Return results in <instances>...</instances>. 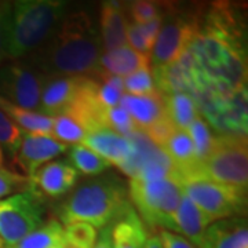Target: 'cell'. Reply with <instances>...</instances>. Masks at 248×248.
I'll use <instances>...</instances> for the list:
<instances>
[{
  "mask_svg": "<svg viewBox=\"0 0 248 248\" xmlns=\"http://www.w3.org/2000/svg\"><path fill=\"white\" fill-rule=\"evenodd\" d=\"M102 54L95 21L80 9L65 14L51 37L32 54L31 63L45 76H86L99 71Z\"/></svg>",
  "mask_w": 248,
  "mask_h": 248,
  "instance_id": "cell-1",
  "label": "cell"
},
{
  "mask_svg": "<svg viewBox=\"0 0 248 248\" xmlns=\"http://www.w3.org/2000/svg\"><path fill=\"white\" fill-rule=\"evenodd\" d=\"M131 207L127 184L108 172L75 186L58 205V217L62 225L84 222L102 229L115 225Z\"/></svg>",
  "mask_w": 248,
  "mask_h": 248,
  "instance_id": "cell-2",
  "label": "cell"
},
{
  "mask_svg": "<svg viewBox=\"0 0 248 248\" xmlns=\"http://www.w3.org/2000/svg\"><path fill=\"white\" fill-rule=\"evenodd\" d=\"M62 0H18L10 3L6 17V55L17 61L32 55L51 37L68 13Z\"/></svg>",
  "mask_w": 248,
  "mask_h": 248,
  "instance_id": "cell-3",
  "label": "cell"
},
{
  "mask_svg": "<svg viewBox=\"0 0 248 248\" xmlns=\"http://www.w3.org/2000/svg\"><path fill=\"white\" fill-rule=\"evenodd\" d=\"M127 186L131 205L142 222L153 229L174 233V215L184 195L181 182L170 178L157 181L130 179Z\"/></svg>",
  "mask_w": 248,
  "mask_h": 248,
  "instance_id": "cell-4",
  "label": "cell"
},
{
  "mask_svg": "<svg viewBox=\"0 0 248 248\" xmlns=\"http://www.w3.org/2000/svg\"><path fill=\"white\" fill-rule=\"evenodd\" d=\"M195 179H208L218 184L248 186L247 135H215L208 157L199 166ZM193 181V179H192Z\"/></svg>",
  "mask_w": 248,
  "mask_h": 248,
  "instance_id": "cell-5",
  "label": "cell"
},
{
  "mask_svg": "<svg viewBox=\"0 0 248 248\" xmlns=\"http://www.w3.org/2000/svg\"><path fill=\"white\" fill-rule=\"evenodd\" d=\"M200 29V19L178 3H167L163 24L149 55L152 69L164 68L177 62L187 51L192 40Z\"/></svg>",
  "mask_w": 248,
  "mask_h": 248,
  "instance_id": "cell-6",
  "label": "cell"
},
{
  "mask_svg": "<svg viewBox=\"0 0 248 248\" xmlns=\"http://www.w3.org/2000/svg\"><path fill=\"white\" fill-rule=\"evenodd\" d=\"M46 204L43 196L33 189L0 199V239L9 248L36 231L43 222Z\"/></svg>",
  "mask_w": 248,
  "mask_h": 248,
  "instance_id": "cell-7",
  "label": "cell"
},
{
  "mask_svg": "<svg viewBox=\"0 0 248 248\" xmlns=\"http://www.w3.org/2000/svg\"><path fill=\"white\" fill-rule=\"evenodd\" d=\"M181 186L187 199L214 222L246 215L247 189L244 187L208 179L185 181Z\"/></svg>",
  "mask_w": 248,
  "mask_h": 248,
  "instance_id": "cell-8",
  "label": "cell"
},
{
  "mask_svg": "<svg viewBox=\"0 0 248 248\" xmlns=\"http://www.w3.org/2000/svg\"><path fill=\"white\" fill-rule=\"evenodd\" d=\"M127 138L131 142L133 151L128 160L119 169L128 175L130 179L157 181L170 178L179 181L177 170L172 166L169 156L142 130H135L127 135Z\"/></svg>",
  "mask_w": 248,
  "mask_h": 248,
  "instance_id": "cell-9",
  "label": "cell"
},
{
  "mask_svg": "<svg viewBox=\"0 0 248 248\" xmlns=\"http://www.w3.org/2000/svg\"><path fill=\"white\" fill-rule=\"evenodd\" d=\"M45 75L31 62L10 61L0 66V97L28 110H37Z\"/></svg>",
  "mask_w": 248,
  "mask_h": 248,
  "instance_id": "cell-10",
  "label": "cell"
},
{
  "mask_svg": "<svg viewBox=\"0 0 248 248\" xmlns=\"http://www.w3.org/2000/svg\"><path fill=\"white\" fill-rule=\"evenodd\" d=\"M69 146L62 142L54 140L51 135L31 134L24 131L22 140L19 143L14 160L18 167L22 170L29 179L35 175V172L45 164L53 161L60 155L68 152Z\"/></svg>",
  "mask_w": 248,
  "mask_h": 248,
  "instance_id": "cell-11",
  "label": "cell"
},
{
  "mask_svg": "<svg viewBox=\"0 0 248 248\" xmlns=\"http://www.w3.org/2000/svg\"><path fill=\"white\" fill-rule=\"evenodd\" d=\"M80 174L68 160H53L37 170L29 178V187L50 199L65 197L73 190Z\"/></svg>",
  "mask_w": 248,
  "mask_h": 248,
  "instance_id": "cell-12",
  "label": "cell"
},
{
  "mask_svg": "<svg viewBox=\"0 0 248 248\" xmlns=\"http://www.w3.org/2000/svg\"><path fill=\"white\" fill-rule=\"evenodd\" d=\"M86 76H46L39 112L54 117L63 113L75 99Z\"/></svg>",
  "mask_w": 248,
  "mask_h": 248,
  "instance_id": "cell-13",
  "label": "cell"
},
{
  "mask_svg": "<svg viewBox=\"0 0 248 248\" xmlns=\"http://www.w3.org/2000/svg\"><path fill=\"white\" fill-rule=\"evenodd\" d=\"M119 105L131 116L134 123L143 133H149L156 127L170 122L164 99L159 91L151 95L123 94Z\"/></svg>",
  "mask_w": 248,
  "mask_h": 248,
  "instance_id": "cell-14",
  "label": "cell"
},
{
  "mask_svg": "<svg viewBox=\"0 0 248 248\" xmlns=\"http://www.w3.org/2000/svg\"><path fill=\"white\" fill-rule=\"evenodd\" d=\"M197 248H248L247 218L233 217L213 222Z\"/></svg>",
  "mask_w": 248,
  "mask_h": 248,
  "instance_id": "cell-15",
  "label": "cell"
},
{
  "mask_svg": "<svg viewBox=\"0 0 248 248\" xmlns=\"http://www.w3.org/2000/svg\"><path fill=\"white\" fill-rule=\"evenodd\" d=\"M128 17L122 1H104L99 9V35L104 53L127 46Z\"/></svg>",
  "mask_w": 248,
  "mask_h": 248,
  "instance_id": "cell-16",
  "label": "cell"
},
{
  "mask_svg": "<svg viewBox=\"0 0 248 248\" xmlns=\"http://www.w3.org/2000/svg\"><path fill=\"white\" fill-rule=\"evenodd\" d=\"M80 145L98 153L117 169L128 160L133 146L127 137L119 135L109 128H95L86 134Z\"/></svg>",
  "mask_w": 248,
  "mask_h": 248,
  "instance_id": "cell-17",
  "label": "cell"
},
{
  "mask_svg": "<svg viewBox=\"0 0 248 248\" xmlns=\"http://www.w3.org/2000/svg\"><path fill=\"white\" fill-rule=\"evenodd\" d=\"M213 219L199 210L184 193L174 215V233L189 240L196 247L200 246L204 232L213 223Z\"/></svg>",
  "mask_w": 248,
  "mask_h": 248,
  "instance_id": "cell-18",
  "label": "cell"
},
{
  "mask_svg": "<svg viewBox=\"0 0 248 248\" xmlns=\"http://www.w3.org/2000/svg\"><path fill=\"white\" fill-rule=\"evenodd\" d=\"M148 239L146 225L133 207L112 228V248H145Z\"/></svg>",
  "mask_w": 248,
  "mask_h": 248,
  "instance_id": "cell-19",
  "label": "cell"
},
{
  "mask_svg": "<svg viewBox=\"0 0 248 248\" xmlns=\"http://www.w3.org/2000/svg\"><path fill=\"white\" fill-rule=\"evenodd\" d=\"M146 66H151L149 57L135 51L128 45L104 53L99 61L101 71L110 73L117 78H122V79Z\"/></svg>",
  "mask_w": 248,
  "mask_h": 248,
  "instance_id": "cell-20",
  "label": "cell"
},
{
  "mask_svg": "<svg viewBox=\"0 0 248 248\" xmlns=\"http://www.w3.org/2000/svg\"><path fill=\"white\" fill-rule=\"evenodd\" d=\"M0 110L11 119L18 127L31 134L51 135L53 130V117L40 113L37 110H28L9 102L7 99L0 97Z\"/></svg>",
  "mask_w": 248,
  "mask_h": 248,
  "instance_id": "cell-21",
  "label": "cell"
},
{
  "mask_svg": "<svg viewBox=\"0 0 248 248\" xmlns=\"http://www.w3.org/2000/svg\"><path fill=\"white\" fill-rule=\"evenodd\" d=\"M167 117L177 130L186 131L189 125L200 117L199 107L189 93H174L163 95Z\"/></svg>",
  "mask_w": 248,
  "mask_h": 248,
  "instance_id": "cell-22",
  "label": "cell"
},
{
  "mask_svg": "<svg viewBox=\"0 0 248 248\" xmlns=\"http://www.w3.org/2000/svg\"><path fill=\"white\" fill-rule=\"evenodd\" d=\"M61 246H66L63 225L58 219L50 218L9 248H57Z\"/></svg>",
  "mask_w": 248,
  "mask_h": 248,
  "instance_id": "cell-23",
  "label": "cell"
},
{
  "mask_svg": "<svg viewBox=\"0 0 248 248\" xmlns=\"http://www.w3.org/2000/svg\"><path fill=\"white\" fill-rule=\"evenodd\" d=\"M68 161L79 174L89 177H98L110 167L109 161L80 143L72 145L68 149Z\"/></svg>",
  "mask_w": 248,
  "mask_h": 248,
  "instance_id": "cell-24",
  "label": "cell"
},
{
  "mask_svg": "<svg viewBox=\"0 0 248 248\" xmlns=\"http://www.w3.org/2000/svg\"><path fill=\"white\" fill-rule=\"evenodd\" d=\"M86 130L80 125V123L68 113H61L53 117V130L51 137L57 141L65 145H78L86 137Z\"/></svg>",
  "mask_w": 248,
  "mask_h": 248,
  "instance_id": "cell-25",
  "label": "cell"
},
{
  "mask_svg": "<svg viewBox=\"0 0 248 248\" xmlns=\"http://www.w3.org/2000/svg\"><path fill=\"white\" fill-rule=\"evenodd\" d=\"M186 133L189 134V137L192 140L193 148H195L196 159H197L199 166H200L204 160L208 157L210 152L213 149L215 135L211 131V127L208 125V123L202 117L196 119L195 122L189 125Z\"/></svg>",
  "mask_w": 248,
  "mask_h": 248,
  "instance_id": "cell-26",
  "label": "cell"
},
{
  "mask_svg": "<svg viewBox=\"0 0 248 248\" xmlns=\"http://www.w3.org/2000/svg\"><path fill=\"white\" fill-rule=\"evenodd\" d=\"M65 243L71 248H93L97 240L98 231L89 223L75 222L63 226Z\"/></svg>",
  "mask_w": 248,
  "mask_h": 248,
  "instance_id": "cell-27",
  "label": "cell"
},
{
  "mask_svg": "<svg viewBox=\"0 0 248 248\" xmlns=\"http://www.w3.org/2000/svg\"><path fill=\"white\" fill-rule=\"evenodd\" d=\"M166 1H153V0H137L130 1L125 6L127 17L131 18V22L145 24L155 18L163 17Z\"/></svg>",
  "mask_w": 248,
  "mask_h": 248,
  "instance_id": "cell-28",
  "label": "cell"
},
{
  "mask_svg": "<svg viewBox=\"0 0 248 248\" xmlns=\"http://www.w3.org/2000/svg\"><path fill=\"white\" fill-rule=\"evenodd\" d=\"M124 94L130 95H151L157 93L151 66L142 68L123 79Z\"/></svg>",
  "mask_w": 248,
  "mask_h": 248,
  "instance_id": "cell-29",
  "label": "cell"
},
{
  "mask_svg": "<svg viewBox=\"0 0 248 248\" xmlns=\"http://www.w3.org/2000/svg\"><path fill=\"white\" fill-rule=\"evenodd\" d=\"M104 125H105V128H109V130L115 131L119 135H123V137H127V135L134 133L135 130H138L137 124L134 123V120L131 119V116L128 115L120 105L115 108H109L105 110Z\"/></svg>",
  "mask_w": 248,
  "mask_h": 248,
  "instance_id": "cell-30",
  "label": "cell"
},
{
  "mask_svg": "<svg viewBox=\"0 0 248 248\" xmlns=\"http://www.w3.org/2000/svg\"><path fill=\"white\" fill-rule=\"evenodd\" d=\"M22 134L24 130H21L17 124L0 110V148H3L10 156H14L19 148Z\"/></svg>",
  "mask_w": 248,
  "mask_h": 248,
  "instance_id": "cell-31",
  "label": "cell"
},
{
  "mask_svg": "<svg viewBox=\"0 0 248 248\" xmlns=\"http://www.w3.org/2000/svg\"><path fill=\"white\" fill-rule=\"evenodd\" d=\"M27 189H29V179L25 175L0 169V199L24 192Z\"/></svg>",
  "mask_w": 248,
  "mask_h": 248,
  "instance_id": "cell-32",
  "label": "cell"
},
{
  "mask_svg": "<svg viewBox=\"0 0 248 248\" xmlns=\"http://www.w3.org/2000/svg\"><path fill=\"white\" fill-rule=\"evenodd\" d=\"M123 94L124 93L119 91L115 87L104 84V83H101V81L97 80V99L98 102L102 105V108L109 109V108L119 107Z\"/></svg>",
  "mask_w": 248,
  "mask_h": 248,
  "instance_id": "cell-33",
  "label": "cell"
},
{
  "mask_svg": "<svg viewBox=\"0 0 248 248\" xmlns=\"http://www.w3.org/2000/svg\"><path fill=\"white\" fill-rule=\"evenodd\" d=\"M159 239L163 244V248H197L195 244H192L189 240L179 236L177 233L169 231H160Z\"/></svg>",
  "mask_w": 248,
  "mask_h": 248,
  "instance_id": "cell-34",
  "label": "cell"
},
{
  "mask_svg": "<svg viewBox=\"0 0 248 248\" xmlns=\"http://www.w3.org/2000/svg\"><path fill=\"white\" fill-rule=\"evenodd\" d=\"M11 1H0V66L7 61L6 55V17Z\"/></svg>",
  "mask_w": 248,
  "mask_h": 248,
  "instance_id": "cell-35",
  "label": "cell"
},
{
  "mask_svg": "<svg viewBox=\"0 0 248 248\" xmlns=\"http://www.w3.org/2000/svg\"><path fill=\"white\" fill-rule=\"evenodd\" d=\"M112 228L113 225L99 229L95 244L93 248H112Z\"/></svg>",
  "mask_w": 248,
  "mask_h": 248,
  "instance_id": "cell-36",
  "label": "cell"
},
{
  "mask_svg": "<svg viewBox=\"0 0 248 248\" xmlns=\"http://www.w3.org/2000/svg\"><path fill=\"white\" fill-rule=\"evenodd\" d=\"M145 248H163V244L160 241L159 236H149Z\"/></svg>",
  "mask_w": 248,
  "mask_h": 248,
  "instance_id": "cell-37",
  "label": "cell"
},
{
  "mask_svg": "<svg viewBox=\"0 0 248 248\" xmlns=\"http://www.w3.org/2000/svg\"><path fill=\"white\" fill-rule=\"evenodd\" d=\"M1 166H3V149L0 148V169H1Z\"/></svg>",
  "mask_w": 248,
  "mask_h": 248,
  "instance_id": "cell-38",
  "label": "cell"
},
{
  "mask_svg": "<svg viewBox=\"0 0 248 248\" xmlns=\"http://www.w3.org/2000/svg\"><path fill=\"white\" fill-rule=\"evenodd\" d=\"M0 248H4V241L0 239Z\"/></svg>",
  "mask_w": 248,
  "mask_h": 248,
  "instance_id": "cell-39",
  "label": "cell"
},
{
  "mask_svg": "<svg viewBox=\"0 0 248 248\" xmlns=\"http://www.w3.org/2000/svg\"><path fill=\"white\" fill-rule=\"evenodd\" d=\"M57 248H66V246H61V247H57Z\"/></svg>",
  "mask_w": 248,
  "mask_h": 248,
  "instance_id": "cell-40",
  "label": "cell"
},
{
  "mask_svg": "<svg viewBox=\"0 0 248 248\" xmlns=\"http://www.w3.org/2000/svg\"><path fill=\"white\" fill-rule=\"evenodd\" d=\"M66 248H71V247H68V246H66Z\"/></svg>",
  "mask_w": 248,
  "mask_h": 248,
  "instance_id": "cell-41",
  "label": "cell"
}]
</instances>
